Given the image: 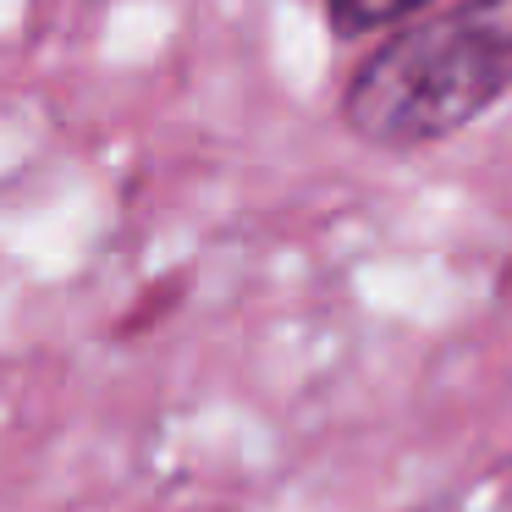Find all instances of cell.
I'll return each mask as SVG.
<instances>
[{
	"mask_svg": "<svg viewBox=\"0 0 512 512\" xmlns=\"http://www.w3.org/2000/svg\"><path fill=\"white\" fill-rule=\"evenodd\" d=\"M512 94V0H457L386 34L342 89V127L369 149L408 155L485 122Z\"/></svg>",
	"mask_w": 512,
	"mask_h": 512,
	"instance_id": "1",
	"label": "cell"
},
{
	"mask_svg": "<svg viewBox=\"0 0 512 512\" xmlns=\"http://www.w3.org/2000/svg\"><path fill=\"white\" fill-rule=\"evenodd\" d=\"M430 12H435V0H325V28L342 45H358V39L397 34V28L419 23Z\"/></svg>",
	"mask_w": 512,
	"mask_h": 512,
	"instance_id": "2",
	"label": "cell"
}]
</instances>
